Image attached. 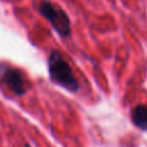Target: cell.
Masks as SVG:
<instances>
[{"label":"cell","instance_id":"1","mask_svg":"<svg viewBox=\"0 0 147 147\" xmlns=\"http://www.w3.org/2000/svg\"><path fill=\"white\" fill-rule=\"evenodd\" d=\"M48 74L51 79L63 88L76 92L79 88L78 80L63 55L59 51H52L48 56Z\"/></svg>","mask_w":147,"mask_h":147},{"label":"cell","instance_id":"2","mask_svg":"<svg viewBox=\"0 0 147 147\" xmlns=\"http://www.w3.org/2000/svg\"><path fill=\"white\" fill-rule=\"evenodd\" d=\"M40 14L51 23L53 29L59 33V36L67 38L71 33L70 18L67 13L57 5L51 1H42L39 5Z\"/></svg>","mask_w":147,"mask_h":147},{"label":"cell","instance_id":"3","mask_svg":"<svg viewBox=\"0 0 147 147\" xmlns=\"http://www.w3.org/2000/svg\"><path fill=\"white\" fill-rule=\"evenodd\" d=\"M0 83L3 84L15 95L20 96L26 92V84L23 74L8 64H0Z\"/></svg>","mask_w":147,"mask_h":147},{"label":"cell","instance_id":"4","mask_svg":"<svg viewBox=\"0 0 147 147\" xmlns=\"http://www.w3.org/2000/svg\"><path fill=\"white\" fill-rule=\"evenodd\" d=\"M131 119L137 127L141 130H147V106H136L131 110Z\"/></svg>","mask_w":147,"mask_h":147},{"label":"cell","instance_id":"5","mask_svg":"<svg viewBox=\"0 0 147 147\" xmlns=\"http://www.w3.org/2000/svg\"><path fill=\"white\" fill-rule=\"evenodd\" d=\"M24 147H30V145H29V144H25V145H24Z\"/></svg>","mask_w":147,"mask_h":147}]
</instances>
